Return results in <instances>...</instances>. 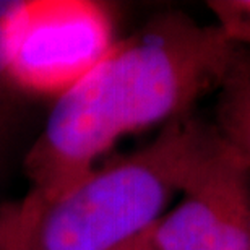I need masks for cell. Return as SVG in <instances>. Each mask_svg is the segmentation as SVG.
Returning <instances> with one entry per match:
<instances>
[{
	"label": "cell",
	"mask_w": 250,
	"mask_h": 250,
	"mask_svg": "<svg viewBox=\"0 0 250 250\" xmlns=\"http://www.w3.org/2000/svg\"><path fill=\"white\" fill-rule=\"evenodd\" d=\"M237 46L186 13L156 17L56 99L24 159L29 195H47L94 167L117 140L187 116L218 89Z\"/></svg>",
	"instance_id": "obj_1"
},
{
	"label": "cell",
	"mask_w": 250,
	"mask_h": 250,
	"mask_svg": "<svg viewBox=\"0 0 250 250\" xmlns=\"http://www.w3.org/2000/svg\"><path fill=\"white\" fill-rule=\"evenodd\" d=\"M216 137L182 116L143 148L91 167L56 192L26 195L0 214V250H116L182 192Z\"/></svg>",
	"instance_id": "obj_2"
},
{
	"label": "cell",
	"mask_w": 250,
	"mask_h": 250,
	"mask_svg": "<svg viewBox=\"0 0 250 250\" xmlns=\"http://www.w3.org/2000/svg\"><path fill=\"white\" fill-rule=\"evenodd\" d=\"M111 8L94 0H15L3 33L5 73L28 94L59 98L117 42Z\"/></svg>",
	"instance_id": "obj_3"
},
{
	"label": "cell",
	"mask_w": 250,
	"mask_h": 250,
	"mask_svg": "<svg viewBox=\"0 0 250 250\" xmlns=\"http://www.w3.org/2000/svg\"><path fill=\"white\" fill-rule=\"evenodd\" d=\"M182 195L137 236L145 250H250V166L218 133Z\"/></svg>",
	"instance_id": "obj_4"
},
{
	"label": "cell",
	"mask_w": 250,
	"mask_h": 250,
	"mask_svg": "<svg viewBox=\"0 0 250 250\" xmlns=\"http://www.w3.org/2000/svg\"><path fill=\"white\" fill-rule=\"evenodd\" d=\"M213 128L250 166V47L237 46L218 86Z\"/></svg>",
	"instance_id": "obj_5"
},
{
	"label": "cell",
	"mask_w": 250,
	"mask_h": 250,
	"mask_svg": "<svg viewBox=\"0 0 250 250\" xmlns=\"http://www.w3.org/2000/svg\"><path fill=\"white\" fill-rule=\"evenodd\" d=\"M207 7L228 41L250 47V0H209Z\"/></svg>",
	"instance_id": "obj_6"
},
{
	"label": "cell",
	"mask_w": 250,
	"mask_h": 250,
	"mask_svg": "<svg viewBox=\"0 0 250 250\" xmlns=\"http://www.w3.org/2000/svg\"><path fill=\"white\" fill-rule=\"evenodd\" d=\"M15 5V0H0V84L7 83L10 84L7 73H5V61H3V33H5V24H7L8 15L12 12ZM12 86V84H10ZM13 88V86H12Z\"/></svg>",
	"instance_id": "obj_7"
},
{
	"label": "cell",
	"mask_w": 250,
	"mask_h": 250,
	"mask_svg": "<svg viewBox=\"0 0 250 250\" xmlns=\"http://www.w3.org/2000/svg\"><path fill=\"white\" fill-rule=\"evenodd\" d=\"M116 250H145V249L138 244L137 237H133V239H130L128 242H125L124 246H121V247L116 249Z\"/></svg>",
	"instance_id": "obj_8"
}]
</instances>
